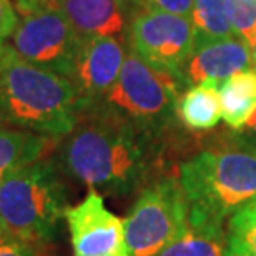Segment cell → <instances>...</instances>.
Returning <instances> with one entry per match:
<instances>
[{
  "label": "cell",
  "instance_id": "obj_1",
  "mask_svg": "<svg viewBox=\"0 0 256 256\" xmlns=\"http://www.w3.org/2000/svg\"><path fill=\"white\" fill-rule=\"evenodd\" d=\"M58 165L88 188L128 196L163 175L165 143L94 106L60 143Z\"/></svg>",
  "mask_w": 256,
  "mask_h": 256
},
{
  "label": "cell",
  "instance_id": "obj_2",
  "mask_svg": "<svg viewBox=\"0 0 256 256\" xmlns=\"http://www.w3.org/2000/svg\"><path fill=\"white\" fill-rule=\"evenodd\" d=\"M82 100L64 75L20 58L10 45L0 64V125L65 138L78 124Z\"/></svg>",
  "mask_w": 256,
  "mask_h": 256
},
{
  "label": "cell",
  "instance_id": "obj_3",
  "mask_svg": "<svg viewBox=\"0 0 256 256\" xmlns=\"http://www.w3.org/2000/svg\"><path fill=\"white\" fill-rule=\"evenodd\" d=\"M190 208L226 222L256 200V146L238 132L178 166Z\"/></svg>",
  "mask_w": 256,
  "mask_h": 256
},
{
  "label": "cell",
  "instance_id": "obj_4",
  "mask_svg": "<svg viewBox=\"0 0 256 256\" xmlns=\"http://www.w3.org/2000/svg\"><path fill=\"white\" fill-rule=\"evenodd\" d=\"M60 165L47 158L25 165L0 183V218L14 238L50 243L68 210Z\"/></svg>",
  "mask_w": 256,
  "mask_h": 256
},
{
  "label": "cell",
  "instance_id": "obj_5",
  "mask_svg": "<svg viewBox=\"0 0 256 256\" xmlns=\"http://www.w3.org/2000/svg\"><path fill=\"white\" fill-rule=\"evenodd\" d=\"M183 88L178 78L153 68L130 50L114 86L94 106L130 122L165 143L180 120L178 102Z\"/></svg>",
  "mask_w": 256,
  "mask_h": 256
},
{
  "label": "cell",
  "instance_id": "obj_6",
  "mask_svg": "<svg viewBox=\"0 0 256 256\" xmlns=\"http://www.w3.org/2000/svg\"><path fill=\"white\" fill-rule=\"evenodd\" d=\"M190 203L176 175H162L145 186L124 220L130 256H156L183 232Z\"/></svg>",
  "mask_w": 256,
  "mask_h": 256
},
{
  "label": "cell",
  "instance_id": "obj_7",
  "mask_svg": "<svg viewBox=\"0 0 256 256\" xmlns=\"http://www.w3.org/2000/svg\"><path fill=\"white\" fill-rule=\"evenodd\" d=\"M84 37L57 4L25 14L12 34V47L25 62L70 78Z\"/></svg>",
  "mask_w": 256,
  "mask_h": 256
},
{
  "label": "cell",
  "instance_id": "obj_8",
  "mask_svg": "<svg viewBox=\"0 0 256 256\" xmlns=\"http://www.w3.org/2000/svg\"><path fill=\"white\" fill-rule=\"evenodd\" d=\"M128 38L132 50L142 60L173 75L183 85L182 74L196 40L193 24L185 15L140 8L132 15Z\"/></svg>",
  "mask_w": 256,
  "mask_h": 256
},
{
  "label": "cell",
  "instance_id": "obj_9",
  "mask_svg": "<svg viewBox=\"0 0 256 256\" xmlns=\"http://www.w3.org/2000/svg\"><path fill=\"white\" fill-rule=\"evenodd\" d=\"M74 256H130L124 220L105 206L100 192L86 196L65 213Z\"/></svg>",
  "mask_w": 256,
  "mask_h": 256
},
{
  "label": "cell",
  "instance_id": "obj_10",
  "mask_svg": "<svg viewBox=\"0 0 256 256\" xmlns=\"http://www.w3.org/2000/svg\"><path fill=\"white\" fill-rule=\"evenodd\" d=\"M124 45L115 37H84L70 82L82 100V114L108 94L125 60Z\"/></svg>",
  "mask_w": 256,
  "mask_h": 256
},
{
  "label": "cell",
  "instance_id": "obj_11",
  "mask_svg": "<svg viewBox=\"0 0 256 256\" xmlns=\"http://www.w3.org/2000/svg\"><path fill=\"white\" fill-rule=\"evenodd\" d=\"M254 70L253 54L244 42L233 37L196 38L194 48L183 68V85H220L232 75Z\"/></svg>",
  "mask_w": 256,
  "mask_h": 256
},
{
  "label": "cell",
  "instance_id": "obj_12",
  "mask_svg": "<svg viewBox=\"0 0 256 256\" xmlns=\"http://www.w3.org/2000/svg\"><path fill=\"white\" fill-rule=\"evenodd\" d=\"M128 0H55L82 37H124Z\"/></svg>",
  "mask_w": 256,
  "mask_h": 256
},
{
  "label": "cell",
  "instance_id": "obj_13",
  "mask_svg": "<svg viewBox=\"0 0 256 256\" xmlns=\"http://www.w3.org/2000/svg\"><path fill=\"white\" fill-rule=\"evenodd\" d=\"M224 223L190 208L183 232L156 256H224Z\"/></svg>",
  "mask_w": 256,
  "mask_h": 256
},
{
  "label": "cell",
  "instance_id": "obj_14",
  "mask_svg": "<svg viewBox=\"0 0 256 256\" xmlns=\"http://www.w3.org/2000/svg\"><path fill=\"white\" fill-rule=\"evenodd\" d=\"M54 138L0 125V183L18 168L44 158Z\"/></svg>",
  "mask_w": 256,
  "mask_h": 256
},
{
  "label": "cell",
  "instance_id": "obj_15",
  "mask_svg": "<svg viewBox=\"0 0 256 256\" xmlns=\"http://www.w3.org/2000/svg\"><path fill=\"white\" fill-rule=\"evenodd\" d=\"M222 100V118L233 130L246 125L256 112V70L232 75L218 86Z\"/></svg>",
  "mask_w": 256,
  "mask_h": 256
},
{
  "label": "cell",
  "instance_id": "obj_16",
  "mask_svg": "<svg viewBox=\"0 0 256 256\" xmlns=\"http://www.w3.org/2000/svg\"><path fill=\"white\" fill-rule=\"evenodd\" d=\"M178 118L192 130H210L216 126L222 118V100L218 85L200 84L180 96Z\"/></svg>",
  "mask_w": 256,
  "mask_h": 256
},
{
  "label": "cell",
  "instance_id": "obj_17",
  "mask_svg": "<svg viewBox=\"0 0 256 256\" xmlns=\"http://www.w3.org/2000/svg\"><path fill=\"white\" fill-rule=\"evenodd\" d=\"M192 24L196 38H226L232 34L224 0H194Z\"/></svg>",
  "mask_w": 256,
  "mask_h": 256
},
{
  "label": "cell",
  "instance_id": "obj_18",
  "mask_svg": "<svg viewBox=\"0 0 256 256\" xmlns=\"http://www.w3.org/2000/svg\"><path fill=\"white\" fill-rule=\"evenodd\" d=\"M226 248L243 256H256V200L228 218Z\"/></svg>",
  "mask_w": 256,
  "mask_h": 256
},
{
  "label": "cell",
  "instance_id": "obj_19",
  "mask_svg": "<svg viewBox=\"0 0 256 256\" xmlns=\"http://www.w3.org/2000/svg\"><path fill=\"white\" fill-rule=\"evenodd\" d=\"M232 30L244 40L252 54L256 48V0H224Z\"/></svg>",
  "mask_w": 256,
  "mask_h": 256
},
{
  "label": "cell",
  "instance_id": "obj_20",
  "mask_svg": "<svg viewBox=\"0 0 256 256\" xmlns=\"http://www.w3.org/2000/svg\"><path fill=\"white\" fill-rule=\"evenodd\" d=\"M128 2L138 4L140 8L148 10H162V12L186 15L192 14L194 0H128Z\"/></svg>",
  "mask_w": 256,
  "mask_h": 256
},
{
  "label": "cell",
  "instance_id": "obj_21",
  "mask_svg": "<svg viewBox=\"0 0 256 256\" xmlns=\"http://www.w3.org/2000/svg\"><path fill=\"white\" fill-rule=\"evenodd\" d=\"M17 24L18 17L10 0H0V47H4L8 37H12Z\"/></svg>",
  "mask_w": 256,
  "mask_h": 256
},
{
  "label": "cell",
  "instance_id": "obj_22",
  "mask_svg": "<svg viewBox=\"0 0 256 256\" xmlns=\"http://www.w3.org/2000/svg\"><path fill=\"white\" fill-rule=\"evenodd\" d=\"M0 256H37V253L30 243L12 238L0 243Z\"/></svg>",
  "mask_w": 256,
  "mask_h": 256
},
{
  "label": "cell",
  "instance_id": "obj_23",
  "mask_svg": "<svg viewBox=\"0 0 256 256\" xmlns=\"http://www.w3.org/2000/svg\"><path fill=\"white\" fill-rule=\"evenodd\" d=\"M15 4H17L20 12L25 15V14H30V12H35V10H38V8L54 5L55 0H15Z\"/></svg>",
  "mask_w": 256,
  "mask_h": 256
},
{
  "label": "cell",
  "instance_id": "obj_24",
  "mask_svg": "<svg viewBox=\"0 0 256 256\" xmlns=\"http://www.w3.org/2000/svg\"><path fill=\"white\" fill-rule=\"evenodd\" d=\"M236 132L256 146V112L252 115V118L246 122V125H244L243 128H240V130H236Z\"/></svg>",
  "mask_w": 256,
  "mask_h": 256
},
{
  "label": "cell",
  "instance_id": "obj_25",
  "mask_svg": "<svg viewBox=\"0 0 256 256\" xmlns=\"http://www.w3.org/2000/svg\"><path fill=\"white\" fill-rule=\"evenodd\" d=\"M12 238H14V236L8 233L7 226H5L4 222H2V218H0V243H2V242H7V240H12Z\"/></svg>",
  "mask_w": 256,
  "mask_h": 256
},
{
  "label": "cell",
  "instance_id": "obj_26",
  "mask_svg": "<svg viewBox=\"0 0 256 256\" xmlns=\"http://www.w3.org/2000/svg\"><path fill=\"white\" fill-rule=\"evenodd\" d=\"M224 256H243V254L234 253V252H232V250H228V248H226V253H224Z\"/></svg>",
  "mask_w": 256,
  "mask_h": 256
},
{
  "label": "cell",
  "instance_id": "obj_27",
  "mask_svg": "<svg viewBox=\"0 0 256 256\" xmlns=\"http://www.w3.org/2000/svg\"><path fill=\"white\" fill-rule=\"evenodd\" d=\"M253 64H254V70H256V48H254V52H253Z\"/></svg>",
  "mask_w": 256,
  "mask_h": 256
},
{
  "label": "cell",
  "instance_id": "obj_28",
  "mask_svg": "<svg viewBox=\"0 0 256 256\" xmlns=\"http://www.w3.org/2000/svg\"><path fill=\"white\" fill-rule=\"evenodd\" d=\"M5 47V45H4ZM4 47H0V64H2V55H4Z\"/></svg>",
  "mask_w": 256,
  "mask_h": 256
}]
</instances>
